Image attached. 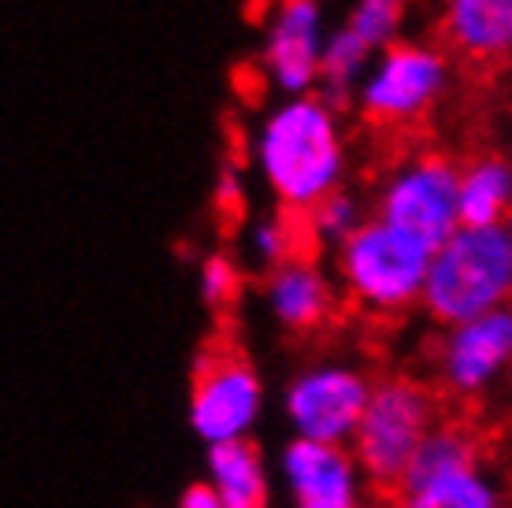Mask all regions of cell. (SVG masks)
Returning a JSON list of instances; mask_svg holds the SVG:
<instances>
[{"label":"cell","instance_id":"cell-3","mask_svg":"<svg viewBox=\"0 0 512 508\" xmlns=\"http://www.w3.org/2000/svg\"><path fill=\"white\" fill-rule=\"evenodd\" d=\"M431 249L412 242L409 234L386 227L383 219H364L346 242L338 245V275L349 297L368 312L390 316L420 301Z\"/></svg>","mask_w":512,"mask_h":508},{"label":"cell","instance_id":"cell-16","mask_svg":"<svg viewBox=\"0 0 512 508\" xmlns=\"http://www.w3.org/2000/svg\"><path fill=\"white\" fill-rule=\"evenodd\" d=\"M208 468H212V490L227 508H264V497H268L264 468L245 438L212 445Z\"/></svg>","mask_w":512,"mask_h":508},{"label":"cell","instance_id":"cell-7","mask_svg":"<svg viewBox=\"0 0 512 508\" xmlns=\"http://www.w3.org/2000/svg\"><path fill=\"white\" fill-rule=\"evenodd\" d=\"M260 412V379L234 345H208L193 368L190 420L205 442H238Z\"/></svg>","mask_w":512,"mask_h":508},{"label":"cell","instance_id":"cell-9","mask_svg":"<svg viewBox=\"0 0 512 508\" xmlns=\"http://www.w3.org/2000/svg\"><path fill=\"white\" fill-rule=\"evenodd\" d=\"M372 386L360 371L349 368H316L305 371L290 386V420L305 442L342 445L353 438Z\"/></svg>","mask_w":512,"mask_h":508},{"label":"cell","instance_id":"cell-12","mask_svg":"<svg viewBox=\"0 0 512 508\" xmlns=\"http://www.w3.org/2000/svg\"><path fill=\"white\" fill-rule=\"evenodd\" d=\"M442 34L472 64L512 60V0H446Z\"/></svg>","mask_w":512,"mask_h":508},{"label":"cell","instance_id":"cell-11","mask_svg":"<svg viewBox=\"0 0 512 508\" xmlns=\"http://www.w3.org/2000/svg\"><path fill=\"white\" fill-rule=\"evenodd\" d=\"M286 479L297 508H360V483L353 460L338 445L297 438L286 449Z\"/></svg>","mask_w":512,"mask_h":508},{"label":"cell","instance_id":"cell-13","mask_svg":"<svg viewBox=\"0 0 512 508\" xmlns=\"http://www.w3.org/2000/svg\"><path fill=\"white\" fill-rule=\"evenodd\" d=\"M268 305L286 331H316L331 319L334 290L312 260L294 256L268 271Z\"/></svg>","mask_w":512,"mask_h":508},{"label":"cell","instance_id":"cell-18","mask_svg":"<svg viewBox=\"0 0 512 508\" xmlns=\"http://www.w3.org/2000/svg\"><path fill=\"white\" fill-rule=\"evenodd\" d=\"M405 19H409V0H357L342 26L372 52H383L397 45Z\"/></svg>","mask_w":512,"mask_h":508},{"label":"cell","instance_id":"cell-19","mask_svg":"<svg viewBox=\"0 0 512 508\" xmlns=\"http://www.w3.org/2000/svg\"><path fill=\"white\" fill-rule=\"evenodd\" d=\"M368 219L364 212V201H360L353 190H334L327 193L316 208H308L305 212V230L316 238V242H327V245H342Z\"/></svg>","mask_w":512,"mask_h":508},{"label":"cell","instance_id":"cell-22","mask_svg":"<svg viewBox=\"0 0 512 508\" xmlns=\"http://www.w3.org/2000/svg\"><path fill=\"white\" fill-rule=\"evenodd\" d=\"M179 508H227V505L219 501V494L212 490V486L197 483V486H190V490L182 494V505Z\"/></svg>","mask_w":512,"mask_h":508},{"label":"cell","instance_id":"cell-5","mask_svg":"<svg viewBox=\"0 0 512 508\" xmlns=\"http://www.w3.org/2000/svg\"><path fill=\"white\" fill-rule=\"evenodd\" d=\"M449 78L453 64L446 49L423 41H397L372 56L353 104L375 127H409L442 101Z\"/></svg>","mask_w":512,"mask_h":508},{"label":"cell","instance_id":"cell-14","mask_svg":"<svg viewBox=\"0 0 512 508\" xmlns=\"http://www.w3.org/2000/svg\"><path fill=\"white\" fill-rule=\"evenodd\" d=\"M512 216V153L487 149L457 167L461 227H505Z\"/></svg>","mask_w":512,"mask_h":508},{"label":"cell","instance_id":"cell-4","mask_svg":"<svg viewBox=\"0 0 512 508\" xmlns=\"http://www.w3.org/2000/svg\"><path fill=\"white\" fill-rule=\"evenodd\" d=\"M431 420H435L431 394L409 379H390L368 394L364 416L353 431L357 460L364 475L394 501L416 449L423 445L427 434L435 431Z\"/></svg>","mask_w":512,"mask_h":508},{"label":"cell","instance_id":"cell-24","mask_svg":"<svg viewBox=\"0 0 512 508\" xmlns=\"http://www.w3.org/2000/svg\"><path fill=\"white\" fill-rule=\"evenodd\" d=\"M505 238H509V249H512V216L505 219Z\"/></svg>","mask_w":512,"mask_h":508},{"label":"cell","instance_id":"cell-2","mask_svg":"<svg viewBox=\"0 0 512 508\" xmlns=\"http://www.w3.org/2000/svg\"><path fill=\"white\" fill-rule=\"evenodd\" d=\"M420 305L442 327L512 305V249L505 227L453 230L431 253Z\"/></svg>","mask_w":512,"mask_h":508},{"label":"cell","instance_id":"cell-8","mask_svg":"<svg viewBox=\"0 0 512 508\" xmlns=\"http://www.w3.org/2000/svg\"><path fill=\"white\" fill-rule=\"evenodd\" d=\"M327 41L320 0H279L268 19L260 64L282 97L316 93L320 56Z\"/></svg>","mask_w":512,"mask_h":508},{"label":"cell","instance_id":"cell-6","mask_svg":"<svg viewBox=\"0 0 512 508\" xmlns=\"http://www.w3.org/2000/svg\"><path fill=\"white\" fill-rule=\"evenodd\" d=\"M375 219L386 227L409 234L412 242L435 253L453 230L457 219V164L446 153H416L390 167L375 193Z\"/></svg>","mask_w":512,"mask_h":508},{"label":"cell","instance_id":"cell-1","mask_svg":"<svg viewBox=\"0 0 512 508\" xmlns=\"http://www.w3.org/2000/svg\"><path fill=\"white\" fill-rule=\"evenodd\" d=\"M253 160L286 212H308L346 186L349 149L338 112L316 97H286L253 134Z\"/></svg>","mask_w":512,"mask_h":508},{"label":"cell","instance_id":"cell-15","mask_svg":"<svg viewBox=\"0 0 512 508\" xmlns=\"http://www.w3.org/2000/svg\"><path fill=\"white\" fill-rule=\"evenodd\" d=\"M375 52L349 34L346 26H338L327 34L323 41V56H320V78H316V97H320L327 108L342 115L349 104L357 101V89L368 75V64H372Z\"/></svg>","mask_w":512,"mask_h":508},{"label":"cell","instance_id":"cell-23","mask_svg":"<svg viewBox=\"0 0 512 508\" xmlns=\"http://www.w3.org/2000/svg\"><path fill=\"white\" fill-rule=\"evenodd\" d=\"M219 204H223V208H238V204H242V182H238L234 171H223V175H219Z\"/></svg>","mask_w":512,"mask_h":508},{"label":"cell","instance_id":"cell-20","mask_svg":"<svg viewBox=\"0 0 512 508\" xmlns=\"http://www.w3.org/2000/svg\"><path fill=\"white\" fill-rule=\"evenodd\" d=\"M249 249L268 271H275L279 264L301 256L297 253V223H290V219H260L249 230Z\"/></svg>","mask_w":512,"mask_h":508},{"label":"cell","instance_id":"cell-21","mask_svg":"<svg viewBox=\"0 0 512 508\" xmlns=\"http://www.w3.org/2000/svg\"><path fill=\"white\" fill-rule=\"evenodd\" d=\"M238 290H242V275L234 260L227 256H208L205 267H201V293L212 308H227L238 301Z\"/></svg>","mask_w":512,"mask_h":508},{"label":"cell","instance_id":"cell-10","mask_svg":"<svg viewBox=\"0 0 512 508\" xmlns=\"http://www.w3.org/2000/svg\"><path fill=\"white\" fill-rule=\"evenodd\" d=\"M512 368V305L487 316L446 327L438 345V375L446 390L461 397L483 394L490 382Z\"/></svg>","mask_w":512,"mask_h":508},{"label":"cell","instance_id":"cell-17","mask_svg":"<svg viewBox=\"0 0 512 508\" xmlns=\"http://www.w3.org/2000/svg\"><path fill=\"white\" fill-rule=\"evenodd\" d=\"M397 508H498V490L475 464H468L405 490L397 497Z\"/></svg>","mask_w":512,"mask_h":508}]
</instances>
